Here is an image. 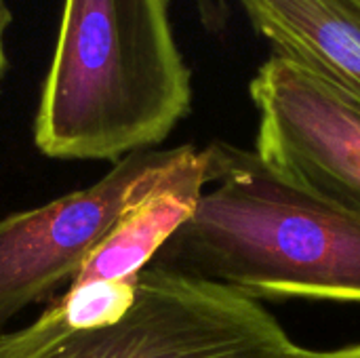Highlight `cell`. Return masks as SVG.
I'll use <instances>...</instances> for the list:
<instances>
[{"label": "cell", "instance_id": "1", "mask_svg": "<svg viewBox=\"0 0 360 358\" xmlns=\"http://www.w3.org/2000/svg\"><path fill=\"white\" fill-rule=\"evenodd\" d=\"M192 215L150 266L251 300L360 302V209L272 171L255 150L213 141Z\"/></svg>", "mask_w": 360, "mask_h": 358}, {"label": "cell", "instance_id": "2", "mask_svg": "<svg viewBox=\"0 0 360 358\" xmlns=\"http://www.w3.org/2000/svg\"><path fill=\"white\" fill-rule=\"evenodd\" d=\"M190 106L169 0H63L34 118L44 156L118 162L162 143Z\"/></svg>", "mask_w": 360, "mask_h": 358}, {"label": "cell", "instance_id": "3", "mask_svg": "<svg viewBox=\"0 0 360 358\" xmlns=\"http://www.w3.org/2000/svg\"><path fill=\"white\" fill-rule=\"evenodd\" d=\"M291 338L257 300L148 266L131 308L103 327H72L51 304L0 333V358H278Z\"/></svg>", "mask_w": 360, "mask_h": 358}, {"label": "cell", "instance_id": "4", "mask_svg": "<svg viewBox=\"0 0 360 358\" xmlns=\"http://www.w3.org/2000/svg\"><path fill=\"white\" fill-rule=\"evenodd\" d=\"M207 173L205 148L141 150L86 188L2 217L0 333L27 306L72 285L131 211L169 188L207 184Z\"/></svg>", "mask_w": 360, "mask_h": 358}, {"label": "cell", "instance_id": "5", "mask_svg": "<svg viewBox=\"0 0 360 358\" xmlns=\"http://www.w3.org/2000/svg\"><path fill=\"white\" fill-rule=\"evenodd\" d=\"M249 93L255 152L281 177L360 209V101L310 70L268 57Z\"/></svg>", "mask_w": 360, "mask_h": 358}, {"label": "cell", "instance_id": "6", "mask_svg": "<svg viewBox=\"0 0 360 358\" xmlns=\"http://www.w3.org/2000/svg\"><path fill=\"white\" fill-rule=\"evenodd\" d=\"M238 4L274 55L360 101V13L346 0H215L209 32L226 27Z\"/></svg>", "mask_w": 360, "mask_h": 358}, {"label": "cell", "instance_id": "7", "mask_svg": "<svg viewBox=\"0 0 360 358\" xmlns=\"http://www.w3.org/2000/svg\"><path fill=\"white\" fill-rule=\"evenodd\" d=\"M278 358H360V344H352L346 348H335V350H310L293 344L283 357Z\"/></svg>", "mask_w": 360, "mask_h": 358}, {"label": "cell", "instance_id": "8", "mask_svg": "<svg viewBox=\"0 0 360 358\" xmlns=\"http://www.w3.org/2000/svg\"><path fill=\"white\" fill-rule=\"evenodd\" d=\"M11 23V11L8 6L4 4V0H0V84H2V78L6 74V49H4V32Z\"/></svg>", "mask_w": 360, "mask_h": 358}, {"label": "cell", "instance_id": "9", "mask_svg": "<svg viewBox=\"0 0 360 358\" xmlns=\"http://www.w3.org/2000/svg\"><path fill=\"white\" fill-rule=\"evenodd\" d=\"M346 2H350L360 13V0H346ZM196 6H198V17L205 25V30H209L211 21H213V13H215V0H196Z\"/></svg>", "mask_w": 360, "mask_h": 358}]
</instances>
